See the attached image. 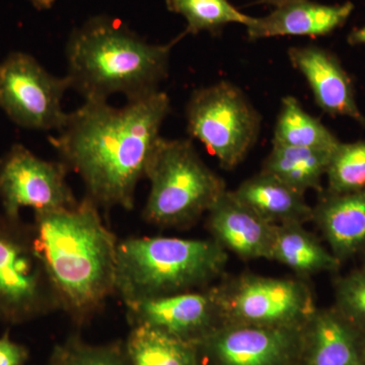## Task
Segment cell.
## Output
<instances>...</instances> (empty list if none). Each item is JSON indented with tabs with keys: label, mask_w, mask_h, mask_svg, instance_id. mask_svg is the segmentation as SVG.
Returning a JSON list of instances; mask_svg holds the SVG:
<instances>
[{
	"label": "cell",
	"mask_w": 365,
	"mask_h": 365,
	"mask_svg": "<svg viewBox=\"0 0 365 365\" xmlns=\"http://www.w3.org/2000/svg\"><path fill=\"white\" fill-rule=\"evenodd\" d=\"M170 112L169 96L160 90L122 108L85 101L48 140L98 207L132 210L137 185L145 178Z\"/></svg>",
	"instance_id": "obj_1"
},
{
	"label": "cell",
	"mask_w": 365,
	"mask_h": 365,
	"mask_svg": "<svg viewBox=\"0 0 365 365\" xmlns=\"http://www.w3.org/2000/svg\"><path fill=\"white\" fill-rule=\"evenodd\" d=\"M34 241L60 307L85 323L116 294V237L88 197L71 207L35 212Z\"/></svg>",
	"instance_id": "obj_2"
},
{
	"label": "cell",
	"mask_w": 365,
	"mask_h": 365,
	"mask_svg": "<svg viewBox=\"0 0 365 365\" xmlns=\"http://www.w3.org/2000/svg\"><path fill=\"white\" fill-rule=\"evenodd\" d=\"M184 37L150 44L121 21L95 16L67 41V78L85 101H108L115 93L127 101L145 97L160 91L169 76L170 51Z\"/></svg>",
	"instance_id": "obj_3"
},
{
	"label": "cell",
	"mask_w": 365,
	"mask_h": 365,
	"mask_svg": "<svg viewBox=\"0 0 365 365\" xmlns=\"http://www.w3.org/2000/svg\"><path fill=\"white\" fill-rule=\"evenodd\" d=\"M227 262L213 239L128 237L118 244L116 294L126 304L203 289Z\"/></svg>",
	"instance_id": "obj_4"
},
{
	"label": "cell",
	"mask_w": 365,
	"mask_h": 365,
	"mask_svg": "<svg viewBox=\"0 0 365 365\" xmlns=\"http://www.w3.org/2000/svg\"><path fill=\"white\" fill-rule=\"evenodd\" d=\"M150 194L143 218L160 227H187L208 212L227 191L188 139L162 138L146 169Z\"/></svg>",
	"instance_id": "obj_5"
},
{
	"label": "cell",
	"mask_w": 365,
	"mask_h": 365,
	"mask_svg": "<svg viewBox=\"0 0 365 365\" xmlns=\"http://www.w3.org/2000/svg\"><path fill=\"white\" fill-rule=\"evenodd\" d=\"M187 131L225 170L241 165L260 135V113L244 91L220 81L194 91L186 107Z\"/></svg>",
	"instance_id": "obj_6"
},
{
	"label": "cell",
	"mask_w": 365,
	"mask_h": 365,
	"mask_svg": "<svg viewBox=\"0 0 365 365\" xmlns=\"http://www.w3.org/2000/svg\"><path fill=\"white\" fill-rule=\"evenodd\" d=\"M59 309L32 225L0 213V321L20 325Z\"/></svg>",
	"instance_id": "obj_7"
},
{
	"label": "cell",
	"mask_w": 365,
	"mask_h": 365,
	"mask_svg": "<svg viewBox=\"0 0 365 365\" xmlns=\"http://www.w3.org/2000/svg\"><path fill=\"white\" fill-rule=\"evenodd\" d=\"M222 324L302 328L317 311L306 282L242 274L211 288Z\"/></svg>",
	"instance_id": "obj_8"
},
{
	"label": "cell",
	"mask_w": 365,
	"mask_h": 365,
	"mask_svg": "<svg viewBox=\"0 0 365 365\" xmlns=\"http://www.w3.org/2000/svg\"><path fill=\"white\" fill-rule=\"evenodd\" d=\"M69 88L66 76H53L28 53L11 52L0 61V110L21 128L59 131L68 117L62 101Z\"/></svg>",
	"instance_id": "obj_9"
},
{
	"label": "cell",
	"mask_w": 365,
	"mask_h": 365,
	"mask_svg": "<svg viewBox=\"0 0 365 365\" xmlns=\"http://www.w3.org/2000/svg\"><path fill=\"white\" fill-rule=\"evenodd\" d=\"M68 169L60 160H43L21 143H14L0 158V203L9 217L21 211L34 212L71 207L78 202L66 177Z\"/></svg>",
	"instance_id": "obj_10"
},
{
	"label": "cell",
	"mask_w": 365,
	"mask_h": 365,
	"mask_svg": "<svg viewBox=\"0 0 365 365\" xmlns=\"http://www.w3.org/2000/svg\"><path fill=\"white\" fill-rule=\"evenodd\" d=\"M302 328L220 324L196 345L215 365H290L302 353Z\"/></svg>",
	"instance_id": "obj_11"
},
{
	"label": "cell",
	"mask_w": 365,
	"mask_h": 365,
	"mask_svg": "<svg viewBox=\"0 0 365 365\" xmlns=\"http://www.w3.org/2000/svg\"><path fill=\"white\" fill-rule=\"evenodd\" d=\"M132 327L197 343L222 324L211 288L126 302Z\"/></svg>",
	"instance_id": "obj_12"
},
{
	"label": "cell",
	"mask_w": 365,
	"mask_h": 365,
	"mask_svg": "<svg viewBox=\"0 0 365 365\" xmlns=\"http://www.w3.org/2000/svg\"><path fill=\"white\" fill-rule=\"evenodd\" d=\"M292 66L306 78L317 105L332 116L347 117L365 126L352 79L332 52L316 45L288 49Z\"/></svg>",
	"instance_id": "obj_13"
},
{
	"label": "cell",
	"mask_w": 365,
	"mask_h": 365,
	"mask_svg": "<svg viewBox=\"0 0 365 365\" xmlns=\"http://www.w3.org/2000/svg\"><path fill=\"white\" fill-rule=\"evenodd\" d=\"M213 240L244 260H271L277 225L266 222L235 196L225 191L208 211Z\"/></svg>",
	"instance_id": "obj_14"
},
{
	"label": "cell",
	"mask_w": 365,
	"mask_h": 365,
	"mask_svg": "<svg viewBox=\"0 0 365 365\" xmlns=\"http://www.w3.org/2000/svg\"><path fill=\"white\" fill-rule=\"evenodd\" d=\"M354 11V4H322L311 0H297L263 16L253 18L247 26L250 40L281 36L321 37L344 26Z\"/></svg>",
	"instance_id": "obj_15"
},
{
	"label": "cell",
	"mask_w": 365,
	"mask_h": 365,
	"mask_svg": "<svg viewBox=\"0 0 365 365\" xmlns=\"http://www.w3.org/2000/svg\"><path fill=\"white\" fill-rule=\"evenodd\" d=\"M364 338L336 307L317 309L302 328V354L307 365H364Z\"/></svg>",
	"instance_id": "obj_16"
},
{
	"label": "cell",
	"mask_w": 365,
	"mask_h": 365,
	"mask_svg": "<svg viewBox=\"0 0 365 365\" xmlns=\"http://www.w3.org/2000/svg\"><path fill=\"white\" fill-rule=\"evenodd\" d=\"M313 220L341 262L365 248V189L352 193L327 192L314 208Z\"/></svg>",
	"instance_id": "obj_17"
},
{
	"label": "cell",
	"mask_w": 365,
	"mask_h": 365,
	"mask_svg": "<svg viewBox=\"0 0 365 365\" xmlns=\"http://www.w3.org/2000/svg\"><path fill=\"white\" fill-rule=\"evenodd\" d=\"M234 193L272 225H304L313 220L314 208L307 204L304 193L263 170L242 182Z\"/></svg>",
	"instance_id": "obj_18"
},
{
	"label": "cell",
	"mask_w": 365,
	"mask_h": 365,
	"mask_svg": "<svg viewBox=\"0 0 365 365\" xmlns=\"http://www.w3.org/2000/svg\"><path fill=\"white\" fill-rule=\"evenodd\" d=\"M271 260L279 262L299 276L334 272L342 263L300 223L277 225Z\"/></svg>",
	"instance_id": "obj_19"
},
{
	"label": "cell",
	"mask_w": 365,
	"mask_h": 365,
	"mask_svg": "<svg viewBox=\"0 0 365 365\" xmlns=\"http://www.w3.org/2000/svg\"><path fill=\"white\" fill-rule=\"evenodd\" d=\"M331 155L330 151L273 144L262 170L302 193L306 194L307 190L321 191Z\"/></svg>",
	"instance_id": "obj_20"
},
{
	"label": "cell",
	"mask_w": 365,
	"mask_h": 365,
	"mask_svg": "<svg viewBox=\"0 0 365 365\" xmlns=\"http://www.w3.org/2000/svg\"><path fill=\"white\" fill-rule=\"evenodd\" d=\"M124 345L131 365H201L196 343L148 327H132Z\"/></svg>",
	"instance_id": "obj_21"
},
{
	"label": "cell",
	"mask_w": 365,
	"mask_h": 365,
	"mask_svg": "<svg viewBox=\"0 0 365 365\" xmlns=\"http://www.w3.org/2000/svg\"><path fill=\"white\" fill-rule=\"evenodd\" d=\"M332 132L312 116L292 96L282 98L274 128V145L312 148L333 153L340 144Z\"/></svg>",
	"instance_id": "obj_22"
},
{
	"label": "cell",
	"mask_w": 365,
	"mask_h": 365,
	"mask_svg": "<svg viewBox=\"0 0 365 365\" xmlns=\"http://www.w3.org/2000/svg\"><path fill=\"white\" fill-rule=\"evenodd\" d=\"M168 9L187 21L184 34H218L230 24L248 26L253 16L241 13L228 0H165Z\"/></svg>",
	"instance_id": "obj_23"
},
{
	"label": "cell",
	"mask_w": 365,
	"mask_h": 365,
	"mask_svg": "<svg viewBox=\"0 0 365 365\" xmlns=\"http://www.w3.org/2000/svg\"><path fill=\"white\" fill-rule=\"evenodd\" d=\"M328 192L352 193L365 189V140L342 143L333 151L326 173Z\"/></svg>",
	"instance_id": "obj_24"
},
{
	"label": "cell",
	"mask_w": 365,
	"mask_h": 365,
	"mask_svg": "<svg viewBox=\"0 0 365 365\" xmlns=\"http://www.w3.org/2000/svg\"><path fill=\"white\" fill-rule=\"evenodd\" d=\"M50 365H131V362L125 345H90L73 337L55 348Z\"/></svg>",
	"instance_id": "obj_25"
},
{
	"label": "cell",
	"mask_w": 365,
	"mask_h": 365,
	"mask_svg": "<svg viewBox=\"0 0 365 365\" xmlns=\"http://www.w3.org/2000/svg\"><path fill=\"white\" fill-rule=\"evenodd\" d=\"M335 299L336 309L365 332V266L336 280Z\"/></svg>",
	"instance_id": "obj_26"
},
{
	"label": "cell",
	"mask_w": 365,
	"mask_h": 365,
	"mask_svg": "<svg viewBox=\"0 0 365 365\" xmlns=\"http://www.w3.org/2000/svg\"><path fill=\"white\" fill-rule=\"evenodd\" d=\"M28 357V350L11 340L9 334L0 337V365H24Z\"/></svg>",
	"instance_id": "obj_27"
},
{
	"label": "cell",
	"mask_w": 365,
	"mask_h": 365,
	"mask_svg": "<svg viewBox=\"0 0 365 365\" xmlns=\"http://www.w3.org/2000/svg\"><path fill=\"white\" fill-rule=\"evenodd\" d=\"M347 41L352 46L365 45V26L352 31L348 36Z\"/></svg>",
	"instance_id": "obj_28"
},
{
	"label": "cell",
	"mask_w": 365,
	"mask_h": 365,
	"mask_svg": "<svg viewBox=\"0 0 365 365\" xmlns=\"http://www.w3.org/2000/svg\"><path fill=\"white\" fill-rule=\"evenodd\" d=\"M56 0H30L31 4L37 9L43 11V9H50L54 4Z\"/></svg>",
	"instance_id": "obj_29"
},
{
	"label": "cell",
	"mask_w": 365,
	"mask_h": 365,
	"mask_svg": "<svg viewBox=\"0 0 365 365\" xmlns=\"http://www.w3.org/2000/svg\"><path fill=\"white\" fill-rule=\"evenodd\" d=\"M258 1L263 2V4H271L275 7H280L285 6V4H290V2L297 1V0H258Z\"/></svg>",
	"instance_id": "obj_30"
},
{
	"label": "cell",
	"mask_w": 365,
	"mask_h": 365,
	"mask_svg": "<svg viewBox=\"0 0 365 365\" xmlns=\"http://www.w3.org/2000/svg\"><path fill=\"white\" fill-rule=\"evenodd\" d=\"M361 354H362V360H364V364L365 365V336H364V340H362Z\"/></svg>",
	"instance_id": "obj_31"
},
{
	"label": "cell",
	"mask_w": 365,
	"mask_h": 365,
	"mask_svg": "<svg viewBox=\"0 0 365 365\" xmlns=\"http://www.w3.org/2000/svg\"><path fill=\"white\" fill-rule=\"evenodd\" d=\"M364 251L365 252V248H364Z\"/></svg>",
	"instance_id": "obj_32"
}]
</instances>
